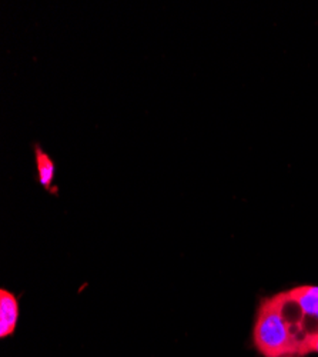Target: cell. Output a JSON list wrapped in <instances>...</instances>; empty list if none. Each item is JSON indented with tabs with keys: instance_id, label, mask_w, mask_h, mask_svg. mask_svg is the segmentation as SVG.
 I'll list each match as a JSON object with an SVG mask.
<instances>
[{
	"instance_id": "cell-1",
	"label": "cell",
	"mask_w": 318,
	"mask_h": 357,
	"mask_svg": "<svg viewBox=\"0 0 318 357\" xmlns=\"http://www.w3.org/2000/svg\"><path fill=\"white\" fill-rule=\"evenodd\" d=\"M284 291L264 301L254 324V344L266 357L299 354V346L284 314Z\"/></svg>"
},
{
	"instance_id": "cell-2",
	"label": "cell",
	"mask_w": 318,
	"mask_h": 357,
	"mask_svg": "<svg viewBox=\"0 0 318 357\" xmlns=\"http://www.w3.org/2000/svg\"><path fill=\"white\" fill-rule=\"evenodd\" d=\"M297 307L300 354L312 351V343L318 336V286H300L287 291Z\"/></svg>"
},
{
	"instance_id": "cell-3",
	"label": "cell",
	"mask_w": 318,
	"mask_h": 357,
	"mask_svg": "<svg viewBox=\"0 0 318 357\" xmlns=\"http://www.w3.org/2000/svg\"><path fill=\"white\" fill-rule=\"evenodd\" d=\"M19 303L16 296L6 289L0 290V337L10 336L17 324Z\"/></svg>"
},
{
	"instance_id": "cell-4",
	"label": "cell",
	"mask_w": 318,
	"mask_h": 357,
	"mask_svg": "<svg viewBox=\"0 0 318 357\" xmlns=\"http://www.w3.org/2000/svg\"><path fill=\"white\" fill-rule=\"evenodd\" d=\"M35 153H36V165H38V173H39V183L45 189H51L54 174H56V165L51 160V158L45 151H42L39 146H35Z\"/></svg>"
},
{
	"instance_id": "cell-5",
	"label": "cell",
	"mask_w": 318,
	"mask_h": 357,
	"mask_svg": "<svg viewBox=\"0 0 318 357\" xmlns=\"http://www.w3.org/2000/svg\"><path fill=\"white\" fill-rule=\"evenodd\" d=\"M283 357H296V356H283Z\"/></svg>"
}]
</instances>
